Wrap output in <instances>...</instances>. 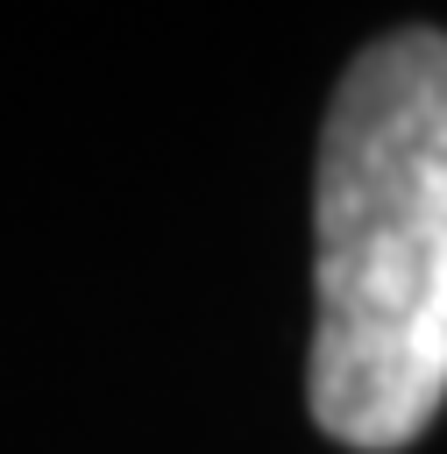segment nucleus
<instances>
[{"instance_id":"obj_1","label":"nucleus","mask_w":447,"mask_h":454,"mask_svg":"<svg viewBox=\"0 0 447 454\" xmlns=\"http://www.w3.org/2000/svg\"><path fill=\"white\" fill-rule=\"evenodd\" d=\"M312 426L412 447L447 404V35L390 28L333 85L312 170Z\"/></svg>"}]
</instances>
